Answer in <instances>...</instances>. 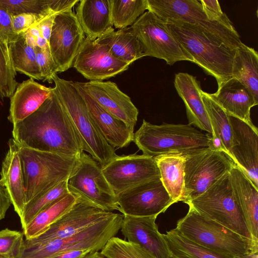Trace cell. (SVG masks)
<instances>
[{
  "instance_id": "cell-1",
  "label": "cell",
  "mask_w": 258,
  "mask_h": 258,
  "mask_svg": "<svg viewBox=\"0 0 258 258\" xmlns=\"http://www.w3.org/2000/svg\"><path fill=\"white\" fill-rule=\"evenodd\" d=\"M13 138L20 146L78 157L83 152L80 139L54 89L43 104L13 124Z\"/></svg>"
},
{
  "instance_id": "cell-2",
  "label": "cell",
  "mask_w": 258,
  "mask_h": 258,
  "mask_svg": "<svg viewBox=\"0 0 258 258\" xmlns=\"http://www.w3.org/2000/svg\"><path fill=\"white\" fill-rule=\"evenodd\" d=\"M165 22L182 48L192 58V62L214 77L218 86L233 77L236 49L198 27L182 22Z\"/></svg>"
},
{
  "instance_id": "cell-3",
  "label": "cell",
  "mask_w": 258,
  "mask_h": 258,
  "mask_svg": "<svg viewBox=\"0 0 258 258\" xmlns=\"http://www.w3.org/2000/svg\"><path fill=\"white\" fill-rule=\"evenodd\" d=\"M133 142L143 155L152 157L208 147L215 148L211 134H205L188 123L155 125L145 119L134 133Z\"/></svg>"
},
{
  "instance_id": "cell-4",
  "label": "cell",
  "mask_w": 258,
  "mask_h": 258,
  "mask_svg": "<svg viewBox=\"0 0 258 258\" xmlns=\"http://www.w3.org/2000/svg\"><path fill=\"white\" fill-rule=\"evenodd\" d=\"M53 87L80 139L83 151H86L101 167L117 155L106 141L93 119L86 103L74 82L54 74Z\"/></svg>"
},
{
  "instance_id": "cell-5",
  "label": "cell",
  "mask_w": 258,
  "mask_h": 258,
  "mask_svg": "<svg viewBox=\"0 0 258 258\" xmlns=\"http://www.w3.org/2000/svg\"><path fill=\"white\" fill-rule=\"evenodd\" d=\"M18 145L25 205L67 179L78 157L62 156Z\"/></svg>"
},
{
  "instance_id": "cell-6",
  "label": "cell",
  "mask_w": 258,
  "mask_h": 258,
  "mask_svg": "<svg viewBox=\"0 0 258 258\" xmlns=\"http://www.w3.org/2000/svg\"><path fill=\"white\" fill-rule=\"evenodd\" d=\"M123 215L112 212L107 217L65 237L30 246L22 245L14 258H49L77 250H101L120 229Z\"/></svg>"
},
{
  "instance_id": "cell-7",
  "label": "cell",
  "mask_w": 258,
  "mask_h": 258,
  "mask_svg": "<svg viewBox=\"0 0 258 258\" xmlns=\"http://www.w3.org/2000/svg\"><path fill=\"white\" fill-rule=\"evenodd\" d=\"M189 206L176 229L187 239L203 247L238 258L254 250L250 241L220 224L206 218Z\"/></svg>"
},
{
  "instance_id": "cell-8",
  "label": "cell",
  "mask_w": 258,
  "mask_h": 258,
  "mask_svg": "<svg viewBox=\"0 0 258 258\" xmlns=\"http://www.w3.org/2000/svg\"><path fill=\"white\" fill-rule=\"evenodd\" d=\"M147 11L164 21H178L198 27L236 49L242 43L230 19L209 15L197 0H147Z\"/></svg>"
},
{
  "instance_id": "cell-9",
  "label": "cell",
  "mask_w": 258,
  "mask_h": 258,
  "mask_svg": "<svg viewBox=\"0 0 258 258\" xmlns=\"http://www.w3.org/2000/svg\"><path fill=\"white\" fill-rule=\"evenodd\" d=\"M201 215L212 220L250 241V234L242 213L233 195L229 172L204 193L185 202Z\"/></svg>"
},
{
  "instance_id": "cell-10",
  "label": "cell",
  "mask_w": 258,
  "mask_h": 258,
  "mask_svg": "<svg viewBox=\"0 0 258 258\" xmlns=\"http://www.w3.org/2000/svg\"><path fill=\"white\" fill-rule=\"evenodd\" d=\"M184 155L185 202L204 193L229 172L235 165L224 152L218 149H197L185 152Z\"/></svg>"
},
{
  "instance_id": "cell-11",
  "label": "cell",
  "mask_w": 258,
  "mask_h": 258,
  "mask_svg": "<svg viewBox=\"0 0 258 258\" xmlns=\"http://www.w3.org/2000/svg\"><path fill=\"white\" fill-rule=\"evenodd\" d=\"M70 193L106 211H119L115 192L105 178L100 164L84 151L67 179Z\"/></svg>"
},
{
  "instance_id": "cell-12",
  "label": "cell",
  "mask_w": 258,
  "mask_h": 258,
  "mask_svg": "<svg viewBox=\"0 0 258 258\" xmlns=\"http://www.w3.org/2000/svg\"><path fill=\"white\" fill-rule=\"evenodd\" d=\"M131 27L145 56L162 59L170 66L179 61H193L173 35L168 24L153 13L146 11Z\"/></svg>"
},
{
  "instance_id": "cell-13",
  "label": "cell",
  "mask_w": 258,
  "mask_h": 258,
  "mask_svg": "<svg viewBox=\"0 0 258 258\" xmlns=\"http://www.w3.org/2000/svg\"><path fill=\"white\" fill-rule=\"evenodd\" d=\"M85 38L72 9L55 15L48 45L57 73L64 72L73 67Z\"/></svg>"
},
{
  "instance_id": "cell-14",
  "label": "cell",
  "mask_w": 258,
  "mask_h": 258,
  "mask_svg": "<svg viewBox=\"0 0 258 258\" xmlns=\"http://www.w3.org/2000/svg\"><path fill=\"white\" fill-rule=\"evenodd\" d=\"M101 168L115 195L143 183L160 178L154 157L143 154L117 155Z\"/></svg>"
},
{
  "instance_id": "cell-15",
  "label": "cell",
  "mask_w": 258,
  "mask_h": 258,
  "mask_svg": "<svg viewBox=\"0 0 258 258\" xmlns=\"http://www.w3.org/2000/svg\"><path fill=\"white\" fill-rule=\"evenodd\" d=\"M119 211L134 217L158 216L175 202L160 178L143 183L116 195Z\"/></svg>"
},
{
  "instance_id": "cell-16",
  "label": "cell",
  "mask_w": 258,
  "mask_h": 258,
  "mask_svg": "<svg viewBox=\"0 0 258 258\" xmlns=\"http://www.w3.org/2000/svg\"><path fill=\"white\" fill-rule=\"evenodd\" d=\"M112 212L80 197L72 207L38 236L24 239L22 245L30 246L69 236L109 216Z\"/></svg>"
},
{
  "instance_id": "cell-17",
  "label": "cell",
  "mask_w": 258,
  "mask_h": 258,
  "mask_svg": "<svg viewBox=\"0 0 258 258\" xmlns=\"http://www.w3.org/2000/svg\"><path fill=\"white\" fill-rule=\"evenodd\" d=\"M131 64L115 57L107 46L86 37L73 67L90 81H103L127 70Z\"/></svg>"
},
{
  "instance_id": "cell-18",
  "label": "cell",
  "mask_w": 258,
  "mask_h": 258,
  "mask_svg": "<svg viewBox=\"0 0 258 258\" xmlns=\"http://www.w3.org/2000/svg\"><path fill=\"white\" fill-rule=\"evenodd\" d=\"M232 128L233 162L258 187V131L252 123L229 115Z\"/></svg>"
},
{
  "instance_id": "cell-19",
  "label": "cell",
  "mask_w": 258,
  "mask_h": 258,
  "mask_svg": "<svg viewBox=\"0 0 258 258\" xmlns=\"http://www.w3.org/2000/svg\"><path fill=\"white\" fill-rule=\"evenodd\" d=\"M77 83L104 109L134 129L138 110L116 83L103 81Z\"/></svg>"
},
{
  "instance_id": "cell-20",
  "label": "cell",
  "mask_w": 258,
  "mask_h": 258,
  "mask_svg": "<svg viewBox=\"0 0 258 258\" xmlns=\"http://www.w3.org/2000/svg\"><path fill=\"white\" fill-rule=\"evenodd\" d=\"M157 217L123 215L120 230L127 241L139 244L155 258H170L166 241L155 223Z\"/></svg>"
},
{
  "instance_id": "cell-21",
  "label": "cell",
  "mask_w": 258,
  "mask_h": 258,
  "mask_svg": "<svg viewBox=\"0 0 258 258\" xmlns=\"http://www.w3.org/2000/svg\"><path fill=\"white\" fill-rule=\"evenodd\" d=\"M74 83L108 143L114 148H122L128 146L133 141L134 129L104 109L77 82H74Z\"/></svg>"
},
{
  "instance_id": "cell-22",
  "label": "cell",
  "mask_w": 258,
  "mask_h": 258,
  "mask_svg": "<svg viewBox=\"0 0 258 258\" xmlns=\"http://www.w3.org/2000/svg\"><path fill=\"white\" fill-rule=\"evenodd\" d=\"M234 198L241 209L254 247L258 250V190L235 164L229 172Z\"/></svg>"
},
{
  "instance_id": "cell-23",
  "label": "cell",
  "mask_w": 258,
  "mask_h": 258,
  "mask_svg": "<svg viewBox=\"0 0 258 258\" xmlns=\"http://www.w3.org/2000/svg\"><path fill=\"white\" fill-rule=\"evenodd\" d=\"M174 85L184 103L188 124L212 136L213 132L201 94L200 82L188 73H179L175 75Z\"/></svg>"
},
{
  "instance_id": "cell-24",
  "label": "cell",
  "mask_w": 258,
  "mask_h": 258,
  "mask_svg": "<svg viewBox=\"0 0 258 258\" xmlns=\"http://www.w3.org/2000/svg\"><path fill=\"white\" fill-rule=\"evenodd\" d=\"M209 94L228 115L252 123L250 110L258 102L247 88L236 78L227 80L218 86L215 93Z\"/></svg>"
},
{
  "instance_id": "cell-25",
  "label": "cell",
  "mask_w": 258,
  "mask_h": 258,
  "mask_svg": "<svg viewBox=\"0 0 258 258\" xmlns=\"http://www.w3.org/2000/svg\"><path fill=\"white\" fill-rule=\"evenodd\" d=\"M52 88L29 79L18 83L10 97L8 120L13 124L35 112L49 97Z\"/></svg>"
},
{
  "instance_id": "cell-26",
  "label": "cell",
  "mask_w": 258,
  "mask_h": 258,
  "mask_svg": "<svg viewBox=\"0 0 258 258\" xmlns=\"http://www.w3.org/2000/svg\"><path fill=\"white\" fill-rule=\"evenodd\" d=\"M76 15L86 37L96 39L113 28L110 0H81Z\"/></svg>"
},
{
  "instance_id": "cell-27",
  "label": "cell",
  "mask_w": 258,
  "mask_h": 258,
  "mask_svg": "<svg viewBox=\"0 0 258 258\" xmlns=\"http://www.w3.org/2000/svg\"><path fill=\"white\" fill-rule=\"evenodd\" d=\"M8 146L2 163L0 181L6 187L14 210L20 218L25 205V196L19 147L13 138L9 140Z\"/></svg>"
},
{
  "instance_id": "cell-28",
  "label": "cell",
  "mask_w": 258,
  "mask_h": 258,
  "mask_svg": "<svg viewBox=\"0 0 258 258\" xmlns=\"http://www.w3.org/2000/svg\"><path fill=\"white\" fill-rule=\"evenodd\" d=\"M160 179L165 189L175 202H185L184 153L163 154L154 157Z\"/></svg>"
},
{
  "instance_id": "cell-29",
  "label": "cell",
  "mask_w": 258,
  "mask_h": 258,
  "mask_svg": "<svg viewBox=\"0 0 258 258\" xmlns=\"http://www.w3.org/2000/svg\"><path fill=\"white\" fill-rule=\"evenodd\" d=\"M96 41L107 46L115 57L131 64L145 56L140 43L131 27L116 31L113 28L96 39Z\"/></svg>"
},
{
  "instance_id": "cell-30",
  "label": "cell",
  "mask_w": 258,
  "mask_h": 258,
  "mask_svg": "<svg viewBox=\"0 0 258 258\" xmlns=\"http://www.w3.org/2000/svg\"><path fill=\"white\" fill-rule=\"evenodd\" d=\"M201 94L212 127L214 148L222 150L233 161L231 153L233 134L229 116L209 93L201 90Z\"/></svg>"
},
{
  "instance_id": "cell-31",
  "label": "cell",
  "mask_w": 258,
  "mask_h": 258,
  "mask_svg": "<svg viewBox=\"0 0 258 258\" xmlns=\"http://www.w3.org/2000/svg\"><path fill=\"white\" fill-rule=\"evenodd\" d=\"M232 76L245 86L258 102V53L254 49L243 43L236 49Z\"/></svg>"
},
{
  "instance_id": "cell-32",
  "label": "cell",
  "mask_w": 258,
  "mask_h": 258,
  "mask_svg": "<svg viewBox=\"0 0 258 258\" xmlns=\"http://www.w3.org/2000/svg\"><path fill=\"white\" fill-rule=\"evenodd\" d=\"M79 0H0V7L11 15L33 13L45 17L72 9Z\"/></svg>"
},
{
  "instance_id": "cell-33",
  "label": "cell",
  "mask_w": 258,
  "mask_h": 258,
  "mask_svg": "<svg viewBox=\"0 0 258 258\" xmlns=\"http://www.w3.org/2000/svg\"><path fill=\"white\" fill-rule=\"evenodd\" d=\"M77 198L69 193L41 211L23 231L25 239L33 238L44 232L72 207Z\"/></svg>"
},
{
  "instance_id": "cell-34",
  "label": "cell",
  "mask_w": 258,
  "mask_h": 258,
  "mask_svg": "<svg viewBox=\"0 0 258 258\" xmlns=\"http://www.w3.org/2000/svg\"><path fill=\"white\" fill-rule=\"evenodd\" d=\"M9 54L15 71L30 78L43 80L37 62L34 47L30 44L24 33L19 34L8 44Z\"/></svg>"
},
{
  "instance_id": "cell-35",
  "label": "cell",
  "mask_w": 258,
  "mask_h": 258,
  "mask_svg": "<svg viewBox=\"0 0 258 258\" xmlns=\"http://www.w3.org/2000/svg\"><path fill=\"white\" fill-rule=\"evenodd\" d=\"M170 258H234L203 247L173 229L163 234Z\"/></svg>"
},
{
  "instance_id": "cell-36",
  "label": "cell",
  "mask_w": 258,
  "mask_h": 258,
  "mask_svg": "<svg viewBox=\"0 0 258 258\" xmlns=\"http://www.w3.org/2000/svg\"><path fill=\"white\" fill-rule=\"evenodd\" d=\"M113 26L118 29L132 26L146 10L147 0H110Z\"/></svg>"
},
{
  "instance_id": "cell-37",
  "label": "cell",
  "mask_w": 258,
  "mask_h": 258,
  "mask_svg": "<svg viewBox=\"0 0 258 258\" xmlns=\"http://www.w3.org/2000/svg\"><path fill=\"white\" fill-rule=\"evenodd\" d=\"M70 193L67 179L61 182L43 196L27 203L20 218L23 231L41 211L53 202Z\"/></svg>"
},
{
  "instance_id": "cell-38",
  "label": "cell",
  "mask_w": 258,
  "mask_h": 258,
  "mask_svg": "<svg viewBox=\"0 0 258 258\" xmlns=\"http://www.w3.org/2000/svg\"><path fill=\"white\" fill-rule=\"evenodd\" d=\"M107 258H155L138 244L113 237L101 250Z\"/></svg>"
},
{
  "instance_id": "cell-39",
  "label": "cell",
  "mask_w": 258,
  "mask_h": 258,
  "mask_svg": "<svg viewBox=\"0 0 258 258\" xmlns=\"http://www.w3.org/2000/svg\"><path fill=\"white\" fill-rule=\"evenodd\" d=\"M12 65L8 44L0 40V97L10 98L18 84Z\"/></svg>"
},
{
  "instance_id": "cell-40",
  "label": "cell",
  "mask_w": 258,
  "mask_h": 258,
  "mask_svg": "<svg viewBox=\"0 0 258 258\" xmlns=\"http://www.w3.org/2000/svg\"><path fill=\"white\" fill-rule=\"evenodd\" d=\"M23 232L6 228L0 231V254L14 258L24 240Z\"/></svg>"
},
{
  "instance_id": "cell-41",
  "label": "cell",
  "mask_w": 258,
  "mask_h": 258,
  "mask_svg": "<svg viewBox=\"0 0 258 258\" xmlns=\"http://www.w3.org/2000/svg\"><path fill=\"white\" fill-rule=\"evenodd\" d=\"M34 48L37 62L43 81L52 83V76L57 73L52 61L49 48L43 49L38 46H34Z\"/></svg>"
},
{
  "instance_id": "cell-42",
  "label": "cell",
  "mask_w": 258,
  "mask_h": 258,
  "mask_svg": "<svg viewBox=\"0 0 258 258\" xmlns=\"http://www.w3.org/2000/svg\"><path fill=\"white\" fill-rule=\"evenodd\" d=\"M44 18L42 15L33 13L11 15L14 30L18 35L35 26Z\"/></svg>"
},
{
  "instance_id": "cell-43",
  "label": "cell",
  "mask_w": 258,
  "mask_h": 258,
  "mask_svg": "<svg viewBox=\"0 0 258 258\" xmlns=\"http://www.w3.org/2000/svg\"><path fill=\"white\" fill-rule=\"evenodd\" d=\"M14 30L11 15L0 7V40L8 44L18 37Z\"/></svg>"
},
{
  "instance_id": "cell-44",
  "label": "cell",
  "mask_w": 258,
  "mask_h": 258,
  "mask_svg": "<svg viewBox=\"0 0 258 258\" xmlns=\"http://www.w3.org/2000/svg\"><path fill=\"white\" fill-rule=\"evenodd\" d=\"M207 13L218 20H227L229 19L221 10L219 2L217 0H201L200 1Z\"/></svg>"
},
{
  "instance_id": "cell-45",
  "label": "cell",
  "mask_w": 258,
  "mask_h": 258,
  "mask_svg": "<svg viewBox=\"0 0 258 258\" xmlns=\"http://www.w3.org/2000/svg\"><path fill=\"white\" fill-rule=\"evenodd\" d=\"M56 15L46 17L36 25L41 36L44 38L48 43L54 19Z\"/></svg>"
},
{
  "instance_id": "cell-46",
  "label": "cell",
  "mask_w": 258,
  "mask_h": 258,
  "mask_svg": "<svg viewBox=\"0 0 258 258\" xmlns=\"http://www.w3.org/2000/svg\"><path fill=\"white\" fill-rule=\"evenodd\" d=\"M12 202L6 187L0 181V221L5 217Z\"/></svg>"
},
{
  "instance_id": "cell-47",
  "label": "cell",
  "mask_w": 258,
  "mask_h": 258,
  "mask_svg": "<svg viewBox=\"0 0 258 258\" xmlns=\"http://www.w3.org/2000/svg\"><path fill=\"white\" fill-rule=\"evenodd\" d=\"M92 251L89 250H72L53 256L49 258H86Z\"/></svg>"
},
{
  "instance_id": "cell-48",
  "label": "cell",
  "mask_w": 258,
  "mask_h": 258,
  "mask_svg": "<svg viewBox=\"0 0 258 258\" xmlns=\"http://www.w3.org/2000/svg\"><path fill=\"white\" fill-rule=\"evenodd\" d=\"M86 258H107L100 251H95L90 253Z\"/></svg>"
},
{
  "instance_id": "cell-49",
  "label": "cell",
  "mask_w": 258,
  "mask_h": 258,
  "mask_svg": "<svg viewBox=\"0 0 258 258\" xmlns=\"http://www.w3.org/2000/svg\"><path fill=\"white\" fill-rule=\"evenodd\" d=\"M238 258H258V252H249Z\"/></svg>"
},
{
  "instance_id": "cell-50",
  "label": "cell",
  "mask_w": 258,
  "mask_h": 258,
  "mask_svg": "<svg viewBox=\"0 0 258 258\" xmlns=\"http://www.w3.org/2000/svg\"><path fill=\"white\" fill-rule=\"evenodd\" d=\"M0 258H12L9 256L0 254Z\"/></svg>"
},
{
  "instance_id": "cell-51",
  "label": "cell",
  "mask_w": 258,
  "mask_h": 258,
  "mask_svg": "<svg viewBox=\"0 0 258 258\" xmlns=\"http://www.w3.org/2000/svg\"><path fill=\"white\" fill-rule=\"evenodd\" d=\"M0 98H1V97H0Z\"/></svg>"
}]
</instances>
